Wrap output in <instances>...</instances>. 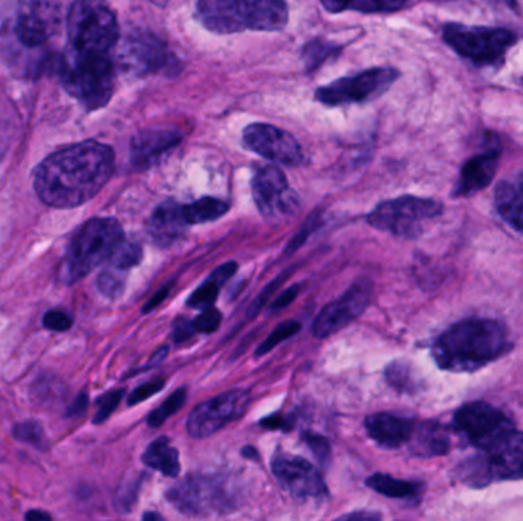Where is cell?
Masks as SVG:
<instances>
[{
    "instance_id": "51",
    "label": "cell",
    "mask_w": 523,
    "mask_h": 521,
    "mask_svg": "<svg viewBox=\"0 0 523 521\" xmlns=\"http://www.w3.org/2000/svg\"><path fill=\"white\" fill-rule=\"evenodd\" d=\"M141 521H166L164 520V518H162L161 516H159V514H158V512H153V510H151V512H146V514H144V516H143V520Z\"/></svg>"
},
{
    "instance_id": "41",
    "label": "cell",
    "mask_w": 523,
    "mask_h": 521,
    "mask_svg": "<svg viewBox=\"0 0 523 521\" xmlns=\"http://www.w3.org/2000/svg\"><path fill=\"white\" fill-rule=\"evenodd\" d=\"M305 441L311 448V452L315 454L320 462H328L331 457L330 442L323 436L314 435V433H306L305 435Z\"/></svg>"
},
{
    "instance_id": "10",
    "label": "cell",
    "mask_w": 523,
    "mask_h": 521,
    "mask_svg": "<svg viewBox=\"0 0 523 521\" xmlns=\"http://www.w3.org/2000/svg\"><path fill=\"white\" fill-rule=\"evenodd\" d=\"M444 42L461 57L478 66H499L508 49L516 44V34L505 28L467 27L448 23L443 29Z\"/></svg>"
},
{
    "instance_id": "18",
    "label": "cell",
    "mask_w": 523,
    "mask_h": 521,
    "mask_svg": "<svg viewBox=\"0 0 523 521\" xmlns=\"http://www.w3.org/2000/svg\"><path fill=\"white\" fill-rule=\"evenodd\" d=\"M273 474L282 488L296 499H313L324 494V482L319 471L302 457L288 452H277L273 463Z\"/></svg>"
},
{
    "instance_id": "37",
    "label": "cell",
    "mask_w": 523,
    "mask_h": 521,
    "mask_svg": "<svg viewBox=\"0 0 523 521\" xmlns=\"http://www.w3.org/2000/svg\"><path fill=\"white\" fill-rule=\"evenodd\" d=\"M125 273H121L118 269L109 268L102 271L100 277H98V288L102 294L110 298L121 296L125 290Z\"/></svg>"
},
{
    "instance_id": "29",
    "label": "cell",
    "mask_w": 523,
    "mask_h": 521,
    "mask_svg": "<svg viewBox=\"0 0 523 521\" xmlns=\"http://www.w3.org/2000/svg\"><path fill=\"white\" fill-rule=\"evenodd\" d=\"M367 488L372 489L378 494L386 495L390 499H409L420 494L421 486L413 482H405L398 478L390 477L386 474H373L366 480Z\"/></svg>"
},
{
    "instance_id": "20",
    "label": "cell",
    "mask_w": 523,
    "mask_h": 521,
    "mask_svg": "<svg viewBox=\"0 0 523 521\" xmlns=\"http://www.w3.org/2000/svg\"><path fill=\"white\" fill-rule=\"evenodd\" d=\"M189 226L184 222L183 205L175 200L162 202L147 224V232L158 247L168 248L179 240Z\"/></svg>"
},
{
    "instance_id": "26",
    "label": "cell",
    "mask_w": 523,
    "mask_h": 521,
    "mask_svg": "<svg viewBox=\"0 0 523 521\" xmlns=\"http://www.w3.org/2000/svg\"><path fill=\"white\" fill-rule=\"evenodd\" d=\"M143 463L151 469H157L166 477H176L181 471L179 463V452L176 448L170 445L166 437L151 442L143 454Z\"/></svg>"
},
{
    "instance_id": "31",
    "label": "cell",
    "mask_w": 523,
    "mask_h": 521,
    "mask_svg": "<svg viewBox=\"0 0 523 521\" xmlns=\"http://www.w3.org/2000/svg\"><path fill=\"white\" fill-rule=\"evenodd\" d=\"M339 53H340V48L335 46L334 44H330L322 38L311 40L303 48L302 57L305 68L306 70L317 69L319 66L323 65L326 60L332 59Z\"/></svg>"
},
{
    "instance_id": "35",
    "label": "cell",
    "mask_w": 523,
    "mask_h": 521,
    "mask_svg": "<svg viewBox=\"0 0 523 521\" xmlns=\"http://www.w3.org/2000/svg\"><path fill=\"white\" fill-rule=\"evenodd\" d=\"M141 257H143V249L140 245L136 242H125L121 243V247L117 249V253L114 254V257L110 258V268L118 269L121 273L129 271L130 268H134L135 265L140 264Z\"/></svg>"
},
{
    "instance_id": "48",
    "label": "cell",
    "mask_w": 523,
    "mask_h": 521,
    "mask_svg": "<svg viewBox=\"0 0 523 521\" xmlns=\"http://www.w3.org/2000/svg\"><path fill=\"white\" fill-rule=\"evenodd\" d=\"M25 521H53L48 512L45 510L31 509L25 514Z\"/></svg>"
},
{
    "instance_id": "43",
    "label": "cell",
    "mask_w": 523,
    "mask_h": 521,
    "mask_svg": "<svg viewBox=\"0 0 523 521\" xmlns=\"http://www.w3.org/2000/svg\"><path fill=\"white\" fill-rule=\"evenodd\" d=\"M196 330H194L193 322H189L185 318H178L175 324H173V341L175 343H184L187 339L193 337Z\"/></svg>"
},
{
    "instance_id": "3",
    "label": "cell",
    "mask_w": 523,
    "mask_h": 521,
    "mask_svg": "<svg viewBox=\"0 0 523 521\" xmlns=\"http://www.w3.org/2000/svg\"><path fill=\"white\" fill-rule=\"evenodd\" d=\"M196 19L215 34L281 31L288 23V6L281 0H204Z\"/></svg>"
},
{
    "instance_id": "7",
    "label": "cell",
    "mask_w": 523,
    "mask_h": 521,
    "mask_svg": "<svg viewBox=\"0 0 523 521\" xmlns=\"http://www.w3.org/2000/svg\"><path fill=\"white\" fill-rule=\"evenodd\" d=\"M68 49L112 54L119 28L114 12L98 2H76L68 12Z\"/></svg>"
},
{
    "instance_id": "17",
    "label": "cell",
    "mask_w": 523,
    "mask_h": 521,
    "mask_svg": "<svg viewBox=\"0 0 523 521\" xmlns=\"http://www.w3.org/2000/svg\"><path fill=\"white\" fill-rule=\"evenodd\" d=\"M121 61L126 69L138 76L161 72L175 63L164 42L147 31H135L126 37Z\"/></svg>"
},
{
    "instance_id": "33",
    "label": "cell",
    "mask_w": 523,
    "mask_h": 521,
    "mask_svg": "<svg viewBox=\"0 0 523 521\" xmlns=\"http://www.w3.org/2000/svg\"><path fill=\"white\" fill-rule=\"evenodd\" d=\"M12 437L16 441L34 446L38 450H44L45 446L48 445L44 427L38 424L37 420H25V422L14 425Z\"/></svg>"
},
{
    "instance_id": "40",
    "label": "cell",
    "mask_w": 523,
    "mask_h": 521,
    "mask_svg": "<svg viewBox=\"0 0 523 521\" xmlns=\"http://www.w3.org/2000/svg\"><path fill=\"white\" fill-rule=\"evenodd\" d=\"M166 386V379H153V381L141 384L140 387H136L134 392L130 393L127 403L130 407L136 405V403H144L147 399L151 398L153 395L161 392Z\"/></svg>"
},
{
    "instance_id": "36",
    "label": "cell",
    "mask_w": 523,
    "mask_h": 521,
    "mask_svg": "<svg viewBox=\"0 0 523 521\" xmlns=\"http://www.w3.org/2000/svg\"><path fill=\"white\" fill-rule=\"evenodd\" d=\"M300 328H302L300 322H294V320H291V322H282V324H279V326L270 333V337L265 339L264 343L260 344V347L257 349V352H256V355H266L268 352H271L274 347H277L279 344L283 343L285 339L294 337V335L300 330Z\"/></svg>"
},
{
    "instance_id": "8",
    "label": "cell",
    "mask_w": 523,
    "mask_h": 521,
    "mask_svg": "<svg viewBox=\"0 0 523 521\" xmlns=\"http://www.w3.org/2000/svg\"><path fill=\"white\" fill-rule=\"evenodd\" d=\"M168 500L185 516L225 514L238 506V493L224 476L194 474L168 491Z\"/></svg>"
},
{
    "instance_id": "32",
    "label": "cell",
    "mask_w": 523,
    "mask_h": 521,
    "mask_svg": "<svg viewBox=\"0 0 523 521\" xmlns=\"http://www.w3.org/2000/svg\"><path fill=\"white\" fill-rule=\"evenodd\" d=\"M187 401V390L185 388H179L176 392L172 393L166 403H161L155 411H151L147 418V425L151 428H158L161 427L166 420L173 416V414L183 409L184 403Z\"/></svg>"
},
{
    "instance_id": "28",
    "label": "cell",
    "mask_w": 523,
    "mask_h": 521,
    "mask_svg": "<svg viewBox=\"0 0 523 521\" xmlns=\"http://www.w3.org/2000/svg\"><path fill=\"white\" fill-rule=\"evenodd\" d=\"M228 211V204L215 198H202V199L183 205L184 222L187 226L207 224L222 217Z\"/></svg>"
},
{
    "instance_id": "4",
    "label": "cell",
    "mask_w": 523,
    "mask_h": 521,
    "mask_svg": "<svg viewBox=\"0 0 523 521\" xmlns=\"http://www.w3.org/2000/svg\"><path fill=\"white\" fill-rule=\"evenodd\" d=\"M60 80L70 97L87 110L104 108L114 95L115 66L112 55L66 49Z\"/></svg>"
},
{
    "instance_id": "1",
    "label": "cell",
    "mask_w": 523,
    "mask_h": 521,
    "mask_svg": "<svg viewBox=\"0 0 523 521\" xmlns=\"http://www.w3.org/2000/svg\"><path fill=\"white\" fill-rule=\"evenodd\" d=\"M114 167V151L109 145L83 141L40 162L34 172V189L49 207L76 208L102 191Z\"/></svg>"
},
{
    "instance_id": "45",
    "label": "cell",
    "mask_w": 523,
    "mask_h": 521,
    "mask_svg": "<svg viewBox=\"0 0 523 521\" xmlns=\"http://www.w3.org/2000/svg\"><path fill=\"white\" fill-rule=\"evenodd\" d=\"M334 521H383V517L373 510H356Z\"/></svg>"
},
{
    "instance_id": "50",
    "label": "cell",
    "mask_w": 523,
    "mask_h": 521,
    "mask_svg": "<svg viewBox=\"0 0 523 521\" xmlns=\"http://www.w3.org/2000/svg\"><path fill=\"white\" fill-rule=\"evenodd\" d=\"M260 424L266 427V428H285L286 419L279 418V416H271L268 419H264Z\"/></svg>"
},
{
    "instance_id": "6",
    "label": "cell",
    "mask_w": 523,
    "mask_h": 521,
    "mask_svg": "<svg viewBox=\"0 0 523 521\" xmlns=\"http://www.w3.org/2000/svg\"><path fill=\"white\" fill-rule=\"evenodd\" d=\"M454 476L470 488H484L497 480H522L523 433H508L479 456L461 463L454 469Z\"/></svg>"
},
{
    "instance_id": "39",
    "label": "cell",
    "mask_w": 523,
    "mask_h": 521,
    "mask_svg": "<svg viewBox=\"0 0 523 521\" xmlns=\"http://www.w3.org/2000/svg\"><path fill=\"white\" fill-rule=\"evenodd\" d=\"M222 322L221 312L215 307H208L200 312L193 322L194 330L200 333H213L217 330Z\"/></svg>"
},
{
    "instance_id": "34",
    "label": "cell",
    "mask_w": 523,
    "mask_h": 521,
    "mask_svg": "<svg viewBox=\"0 0 523 521\" xmlns=\"http://www.w3.org/2000/svg\"><path fill=\"white\" fill-rule=\"evenodd\" d=\"M386 379L392 387L396 388L399 392H413L416 388L413 371L410 369L409 364L401 362V361H396L388 367Z\"/></svg>"
},
{
    "instance_id": "2",
    "label": "cell",
    "mask_w": 523,
    "mask_h": 521,
    "mask_svg": "<svg viewBox=\"0 0 523 521\" xmlns=\"http://www.w3.org/2000/svg\"><path fill=\"white\" fill-rule=\"evenodd\" d=\"M508 330L488 318H469L441 333L432 344L439 369L454 373L479 370L511 350Z\"/></svg>"
},
{
    "instance_id": "30",
    "label": "cell",
    "mask_w": 523,
    "mask_h": 521,
    "mask_svg": "<svg viewBox=\"0 0 523 521\" xmlns=\"http://www.w3.org/2000/svg\"><path fill=\"white\" fill-rule=\"evenodd\" d=\"M322 5L331 12H341L354 10L362 12H394L407 8V2L399 0H356V2H322Z\"/></svg>"
},
{
    "instance_id": "49",
    "label": "cell",
    "mask_w": 523,
    "mask_h": 521,
    "mask_svg": "<svg viewBox=\"0 0 523 521\" xmlns=\"http://www.w3.org/2000/svg\"><path fill=\"white\" fill-rule=\"evenodd\" d=\"M168 354V347H161V349L157 350L155 352V355L151 356V362L147 364L146 369H151V367H157L161 364L162 361L166 360V356Z\"/></svg>"
},
{
    "instance_id": "46",
    "label": "cell",
    "mask_w": 523,
    "mask_h": 521,
    "mask_svg": "<svg viewBox=\"0 0 523 521\" xmlns=\"http://www.w3.org/2000/svg\"><path fill=\"white\" fill-rule=\"evenodd\" d=\"M87 403H89L87 393H80V395L77 396L76 401H74V403L70 405L69 410H68V413H66V416H68V418H76V416H80V414H83L85 411H86Z\"/></svg>"
},
{
    "instance_id": "9",
    "label": "cell",
    "mask_w": 523,
    "mask_h": 521,
    "mask_svg": "<svg viewBox=\"0 0 523 521\" xmlns=\"http://www.w3.org/2000/svg\"><path fill=\"white\" fill-rule=\"evenodd\" d=\"M443 215V205L433 199L401 196L386 200L367 215V224L380 232H390L403 239H416L426 230L427 224Z\"/></svg>"
},
{
    "instance_id": "11",
    "label": "cell",
    "mask_w": 523,
    "mask_h": 521,
    "mask_svg": "<svg viewBox=\"0 0 523 521\" xmlns=\"http://www.w3.org/2000/svg\"><path fill=\"white\" fill-rule=\"evenodd\" d=\"M399 72L394 68H372L354 77L332 81L315 91V100L324 106L366 102L381 97L394 85Z\"/></svg>"
},
{
    "instance_id": "25",
    "label": "cell",
    "mask_w": 523,
    "mask_h": 521,
    "mask_svg": "<svg viewBox=\"0 0 523 521\" xmlns=\"http://www.w3.org/2000/svg\"><path fill=\"white\" fill-rule=\"evenodd\" d=\"M236 271H238V265L234 262H227V264L221 265L219 268L215 269V273L205 280L204 285L194 290L193 296L190 297L187 301V306L192 309H202V311L213 307V303L217 301L222 286L232 279Z\"/></svg>"
},
{
    "instance_id": "47",
    "label": "cell",
    "mask_w": 523,
    "mask_h": 521,
    "mask_svg": "<svg viewBox=\"0 0 523 521\" xmlns=\"http://www.w3.org/2000/svg\"><path fill=\"white\" fill-rule=\"evenodd\" d=\"M168 288H164V289L159 290L157 296L153 297V298H151V300L149 301V303H147L146 306H144V309H143V312H144V313H147V312L153 311L155 307L159 306V303H161V301L164 300L166 297H168Z\"/></svg>"
},
{
    "instance_id": "24",
    "label": "cell",
    "mask_w": 523,
    "mask_h": 521,
    "mask_svg": "<svg viewBox=\"0 0 523 521\" xmlns=\"http://www.w3.org/2000/svg\"><path fill=\"white\" fill-rule=\"evenodd\" d=\"M16 37L27 48H38L48 42L53 33V22L48 12H38V5L34 6L33 12H22L17 19Z\"/></svg>"
},
{
    "instance_id": "21",
    "label": "cell",
    "mask_w": 523,
    "mask_h": 521,
    "mask_svg": "<svg viewBox=\"0 0 523 521\" xmlns=\"http://www.w3.org/2000/svg\"><path fill=\"white\" fill-rule=\"evenodd\" d=\"M367 435L384 448H399L415 435L416 427L412 420L390 413H377L367 416Z\"/></svg>"
},
{
    "instance_id": "5",
    "label": "cell",
    "mask_w": 523,
    "mask_h": 521,
    "mask_svg": "<svg viewBox=\"0 0 523 521\" xmlns=\"http://www.w3.org/2000/svg\"><path fill=\"white\" fill-rule=\"evenodd\" d=\"M125 232L115 219H91L77 230L66 249L61 277L77 283L100 265L110 262L125 242Z\"/></svg>"
},
{
    "instance_id": "22",
    "label": "cell",
    "mask_w": 523,
    "mask_h": 521,
    "mask_svg": "<svg viewBox=\"0 0 523 521\" xmlns=\"http://www.w3.org/2000/svg\"><path fill=\"white\" fill-rule=\"evenodd\" d=\"M499 166V151H490L480 155L473 156L471 159L465 162L458 183L454 189V196H470L478 193L480 190L486 189L491 183L496 175Z\"/></svg>"
},
{
    "instance_id": "15",
    "label": "cell",
    "mask_w": 523,
    "mask_h": 521,
    "mask_svg": "<svg viewBox=\"0 0 523 521\" xmlns=\"http://www.w3.org/2000/svg\"><path fill=\"white\" fill-rule=\"evenodd\" d=\"M254 202L260 215L268 221H277L296 211L298 199L279 167H262L253 178Z\"/></svg>"
},
{
    "instance_id": "19",
    "label": "cell",
    "mask_w": 523,
    "mask_h": 521,
    "mask_svg": "<svg viewBox=\"0 0 523 521\" xmlns=\"http://www.w3.org/2000/svg\"><path fill=\"white\" fill-rule=\"evenodd\" d=\"M181 140L176 130H141L130 141V162L138 170H146L179 145Z\"/></svg>"
},
{
    "instance_id": "38",
    "label": "cell",
    "mask_w": 523,
    "mask_h": 521,
    "mask_svg": "<svg viewBox=\"0 0 523 521\" xmlns=\"http://www.w3.org/2000/svg\"><path fill=\"white\" fill-rule=\"evenodd\" d=\"M123 396H125V390H114V392L106 393L102 398L98 399V410L94 416V424L106 422L118 407Z\"/></svg>"
},
{
    "instance_id": "14",
    "label": "cell",
    "mask_w": 523,
    "mask_h": 521,
    "mask_svg": "<svg viewBox=\"0 0 523 521\" xmlns=\"http://www.w3.org/2000/svg\"><path fill=\"white\" fill-rule=\"evenodd\" d=\"M372 298L371 280L360 279L346 290L345 294L330 303L314 320L313 333L315 338H328L332 333L351 324L366 311Z\"/></svg>"
},
{
    "instance_id": "16",
    "label": "cell",
    "mask_w": 523,
    "mask_h": 521,
    "mask_svg": "<svg viewBox=\"0 0 523 521\" xmlns=\"http://www.w3.org/2000/svg\"><path fill=\"white\" fill-rule=\"evenodd\" d=\"M243 144L268 161L297 167L305 161L302 147L285 130L265 123L249 124L243 130Z\"/></svg>"
},
{
    "instance_id": "13",
    "label": "cell",
    "mask_w": 523,
    "mask_h": 521,
    "mask_svg": "<svg viewBox=\"0 0 523 521\" xmlns=\"http://www.w3.org/2000/svg\"><path fill=\"white\" fill-rule=\"evenodd\" d=\"M249 395L247 390H232L222 393L217 398L208 399L194 407L187 419V431L192 437L202 439L242 416L249 407Z\"/></svg>"
},
{
    "instance_id": "27",
    "label": "cell",
    "mask_w": 523,
    "mask_h": 521,
    "mask_svg": "<svg viewBox=\"0 0 523 521\" xmlns=\"http://www.w3.org/2000/svg\"><path fill=\"white\" fill-rule=\"evenodd\" d=\"M412 439L413 442V452L416 456L432 457L443 456L450 448V441L443 427L437 424H424L415 430Z\"/></svg>"
},
{
    "instance_id": "42",
    "label": "cell",
    "mask_w": 523,
    "mask_h": 521,
    "mask_svg": "<svg viewBox=\"0 0 523 521\" xmlns=\"http://www.w3.org/2000/svg\"><path fill=\"white\" fill-rule=\"evenodd\" d=\"M44 326L54 332H65L72 326V318L63 311H49L44 317Z\"/></svg>"
},
{
    "instance_id": "44",
    "label": "cell",
    "mask_w": 523,
    "mask_h": 521,
    "mask_svg": "<svg viewBox=\"0 0 523 521\" xmlns=\"http://www.w3.org/2000/svg\"><path fill=\"white\" fill-rule=\"evenodd\" d=\"M297 294H298V286H291L286 292L277 297V300L271 305V312H279L285 309L288 305H291L292 301L296 300Z\"/></svg>"
},
{
    "instance_id": "12",
    "label": "cell",
    "mask_w": 523,
    "mask_h": 521,
    "mask_svg": "<svg viewBox=\"0 0 523 521\" xmlns=\"http://www.w3.org/2000/svg\"><path fill=\"white\" fill-rule=\"evenodd\" d=\"M454 424L480 452H486L514 430L511 420L486 403H465L454 413Z\"/></svg>"
},
{
    "instance_id": "23",
    "label": "cell",
    "mask_w": 523,
    "mask_h": 521,
    "mask_svg": "<svg viewBox=\"0 0 523 521\" xmlns=\"http://www.w3.org/2000/svg\"><path fill=\"white\" fill-rule=\"evenodd\" d=\"M494 204L502 219L523 234V175L497 185Z\"/></svg>"
}]
</instances>
